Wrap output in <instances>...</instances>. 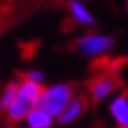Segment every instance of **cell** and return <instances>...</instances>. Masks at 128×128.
<instances>
[{
    "instance_id": "1",
    "label": "cell",
    "mask_w": 128,
    "mask_h": 128,
    "mask_svg": "<svg viewBox=\"0 0 128 128\" xmlns=\"http://www.w3.org/2000/svg\"><path fill=\"white\" fill-rule=\"evenodd\" d=\"M42 85L33 83L28 80H22L18 85V92L15 96L14 103L8 106V110L5 112L7 118L10 123H20L25 122V118L28 116L32 110L40 106V98H42Z\"/></svg>"
},
{
    "instance_id": "2",
    "label": "cell",
    "mask_w": 128,
    "mask_h": 128,
    "mask_svg": "<svg viewBox=\"0 0 128 128\" xmlns=\"http://www.w3.org/2000/svg\"><path fill=\"white\" fill-rule=\"evenodd\" d=\"M75 98V90L68 83H55V85L45 86L40 98V106L45 108L48 113H52L55 118L70 105Z\"/></svg>"
},
{
    "instance_id": "3",
    "label": "cell",
    "mask_w": 128,
    "mask_h": 128,
    "mask_svg": "<svg viewBox=\"0 0 128 128\" xmlns=\"http://www.w3.org/2000/svg\"><path fill=\"white\" fill-rule=\"evenodd\" d=\"M113 38L110 35H105V33H88V35L80 37L75 42L76 52L90 58H96L100 55L108 53L113 48Z\"/></svg>"
},
{
    "instance_id": "4",
    "label": "cell",
    "mask_w": 128,
    "mask_h": 128,
    "mask_svg": "<svg viewBox=\"0 0 128 128\" xmlns=\"http://www.w3.org/2000/svg\"><path fill=\"white\" fill-rule=\"evenodd\" d=\"M116 88H118L116 78L110 73H105L90 82V96L95 102H102V100H106L108 96L113 95Z\"/></svg>"
},
{
    "instance_id": "5",
    "label": "cell",
    "mask_w": 128,
    "mask_h": 128,
    "mask_svg": "<svg viewBox=\"0 0 128 128\" xmlns=\"http://www.w3.org/2000/svg\"><path fill=\"white\" fill-rule=\"evenodd\" d=\"M110 115L118 126H128V95H116L110 102Z\"/></svg>"
},
{
    "instance_id": "6",
    "label": "cell",
    "mask_w": 128,
    "mask_h": 128,
    "mask_svg": "<svg viewBox=\"0 0 128 128\" xmlns=\"http://www.w3.org/2000/svg\"><path fill=\"white\" fill-rule=\"evenodd\" d=\"M68 10H70L72 18L75 20L76 24L83 25V27H92V25L95 24V17L92 15L90 8L82 0H70Z\"/></svg>"
},
{
    "instance_id": "7",
    "label": "cell",
    "mask_w": 128,
    "mask_h": 128,
    "mask_svg": "<svg viewBox=\"0 0 128 128\" xmlns=\"http://www.w3.org/2000/svg\"><path fill=\"white\" fill-rule=\"evenodd\" d=\"M53 118L55 116L52 113H48L45 108L37 106L25 118V125H27V128H50L53 125Z\"/></svg>"
},
{
    "instance_id": "8",
    "label": "cell",
    "mask_w": 128,
    "mask_h": 128,
    "mask_svg": "<svg viewBox=\"0 0 128 128\" xmlns=\"http://www.w3.org/2000/svg\"><path fill=\"white\" fill-rule=\"evenodd\" d=\"M85 112V100L83 98H73L70 102V105L63 110L62 113L57 116V122L60 125H68V123H73L75 120L80 118V115Z\"/></svg>"
},
{
    "instance_id": "9",
    "label": "cell",
    "mask_w": 128,
    "mask_h": 128,
    "mask_svg": "<svg viewBox=\"0 0 128 128\" xmlns=\"http://www.w3.org/2000/svg\"><path fill=\"white\" fill-rule=\"evenodd\" d=\"M18 85L20 82H8L2 88V92H0V112H7L8 106L14 103L17 92H18Z\"/></svg>"
},
{
    "instance_id": "10",
    "label": "cell",
    "mask_w": 128,
    "mask_h": 128,
    "mask_svg": "<svg viewBox=\"0 0 128 128\" xmlns=\"http://www.w3.org/2000/svg\"><path fill=\"white\" fill-rule=\"evenodd\" d=\"M25 80H28V82H33V83H38V85H42L43 80H45V73L40 70H28L27 73L24 75Z\"/></svg>"
},
{
    "instance_id": "11",
    "label": "cell",
    "mask_w": 128,
    "mask_h": 128,
    "mask_svg": "<svg viewBox=\"0 0 128 128\" xmlns=\"http://www.w3.org/2000/svg\"><path fill=\"white\" fill-rule=\"evenodd\" d=\"M5 128H20V126H18V125H17V123H10V125H7V126H5Z\"/></svg>"
},
{
    "instance_id": "12",
    "label": "cell",
    "mask_w": 128,
    "mask_h": 128,
    "mask_svg": "<svg viewBox=\"0 0 128 128\" xmlns=\"http://www.w3.org/2000/svg\"><path fill=\"white\" fill-rule=\"evenodd\" d=\"M120 128H128V126H120Z\"/></svg>"
}]
</instances>
